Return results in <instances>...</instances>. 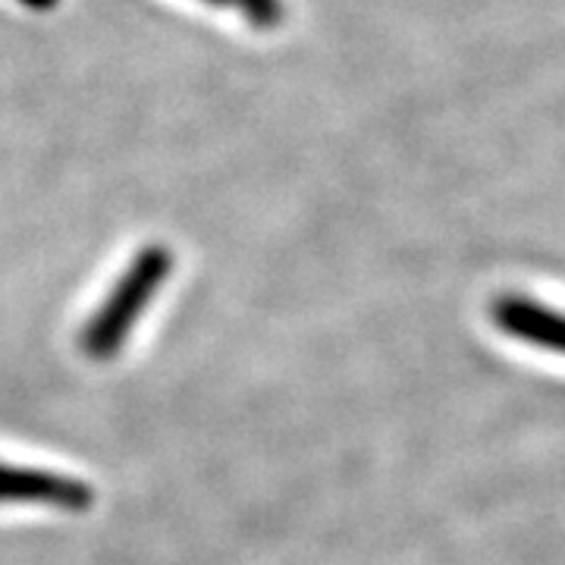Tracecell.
Masks as SVG:
<instances>
[{
	"mask_svg": "<svg viewBox=\"0 0 565 565\" xmlns=\"http://www.w3.org/2000/svg\"><path fill=\"white\" fill-rule=\"evenodd\" d=\"M173 270V252L167 245H148L122 270L117 286L107 292L102 308L85 321L79 333V349L92 362H110L120 355L126 340L132 337L139 318L148 311Z\"/></svg>",
	"mask_w": 565,
	"mask_h": 565,
	"instance_id": "obj_1",
	"label": "cell"
},
{
	"mask_svg": "<svg viewBox=\"0 0 565 565\" xmlns=\"http://www.w3.org/2000/svg\"><path fill=\"white\" fill-rule=\"evenodd\" d=\"M0 505H47L61 512H88L95 490L73 475L35 465L0 462Z\"/></svg>",
	"mask_w": 565,
	"mask_h": 565,
	"instance_id": "obj_2",
	"label": "cell"
},
{
	"mask_svg": "<svg viewBox=\"0 0 565 565\" xmlns=\"http://www.w3.org/2000/svg\"><path fill=\"white\" fill-rule=\"evenodd\" d=\"M505 337L565 355V315L527 296H500L490 308Z\"/></svg>",
	"mask_w": 565,
	"mask_h": 565,
	"instance_id": "obj_3",
	"label": "cell"
},
{
	"mask_svg": "<svg viewBox=\"0 0 565 565\" xmlns=\"http://www.w3.org/2000/svg\"><path fill=\"white\" fill-rule=\"evenodd\" d=\"M258 29H274L282 17L280 0H233Z\"/></svg>",
	"mask_w": 565,
	"mask_h": 565,
	"instance_id": "obj_4",
	"label": "cell"
},
{
	"mask_svg": "<svg viewBox=\"0 0 565 565\" xmlns=\"http://www.w3.org/2000/svg\"><path fill=\"white\" fill-rule=\"evenodd\" d=\"M25 7H32V10H51V7H57V0H22Z\"/></svg>",
	"mask_w": 565,
	"mask_h": 565,
	"instance_id": "obj_5",
	"label": "cell"
},
{
	"mask_svg": "<svg viewBox=\"0 0 565 565\" xmlns=\"http://www.w3.org/2000/svg\"><path fill=\"white\" fill-rule=\"evenodd\" d=\"M207 3H217L221 7V3H233V0H207Z\"/></svg>",
	"mask_w": 565,
	"mask_h": 565,
	"instance_id": "obj_6",
	"label": "cell"
}]
</instances>
